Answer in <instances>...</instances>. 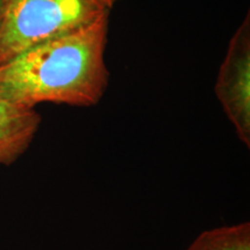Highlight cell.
<instances>
[{
    "mask_svg": "<svg viewBox=\"0 0 250 250\" xmlns=\"http://www.w3.org/2000/svg\"><path fill=\"white\" fill-rule=\"evenodd\" d=\"M109 11L0 65V98L35 108L40 103L98 104L109 83L104 54Z\"/></svg>",
    "mask_w": 250,
    "mask_h": 250,
    "instance_id": "obj_1",
    "label": "cell"
},
{
    "mask_svg": "<svg viewBox=\"0 0 250 250\" xmlns=\"http://www.w3.org/2000/svg\"><path fill=\"white\" fill-rule=\"evenodd\" d=\"M105 11L89 0H1L0 65L86 26Z\"/></svg>",
    "mask_w": 250,
    "mask_h": 250,
    "instance_id": "obj_2",
    "label": "cell"
},
{
    "mask_svg": "<svg viewBox=\"0 0 250 250\" xmlns=\"http://www.w3.org/2000/svg\"><path fill=\"white\" fill-rule=\"evenodd\" d=\"M215 96L233 124L237 138L250 147V15L228 43L214 86Z\"/></svg>",
    "mask_w": 250,
    "mask_h": 250,
    "instance_id": "obj_3",
    "label": "cell"
},
{
    "mask_svg": "<svg viewBox=\"0 0 250 250\" xmlns=\"http://www.w3.org/2000/svg\"><path fill=\"white\" fill-rule=\"evenodd\" d=\"M40 124L41 116L35 108L0 98V165L13 164L27 151Z\"/></svg>",
    "mask_w": 250,
    "mask_h": 250,
    "instance_id": "obj_4",
    "label": "cell"
},
{
    "mask_svg": "<svg viewBox=\"0 0 250 250\" xmlns=\"http://www.w3.org/2000/svg\"><path fill=\"white\" fill-rule=\"evenodd\" d=\"M187 250H250V224L241 223L205 230Z\"/></svg>",
    "mask_w": 250,
    "mask_h": 250,
    "instance_id": "obj_5",
    "label": "cell"
},
{
    "mask_svg": "<svg viewBox=\"0 0 250 250\" xmlns=\"http://www.w3.org/2000/svg\"><path fill=\"white\" fill-rule=\"evenodd\" d=\"M89 1L103 9H108V11H110V9L116 5L120 0H89Z\"/></svg>",
    "mask_w": 250,
    "mask_h": 250,
    "instance_id": "obj_6",
    "label": "cell"
},
{
    "mask_svg": "<svg viewBox=\"0 0 250 250\" xmlns=\"http://www.w3.org/2000/svg\"><path fill=\"white\" fill-rule=\"evenodd\" d=\"M0 4H1V0H0Z\"/></svg>",
    "mask_w": 250,
    "mask_h": 250,
    "instance_id": "obj_7",
    "label": "cell"
}]
</instances>
